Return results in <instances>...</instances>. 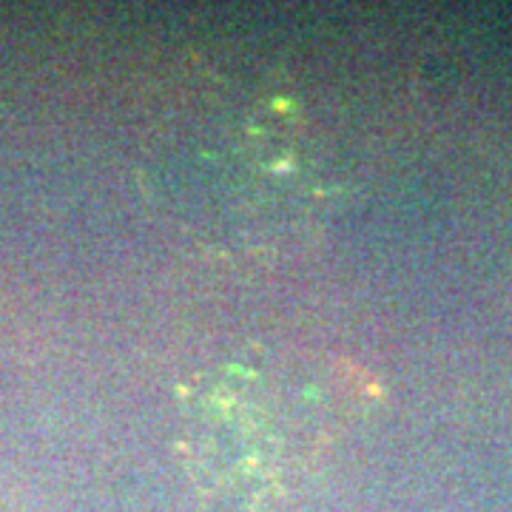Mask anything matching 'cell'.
Wrapping results in <instances>:
<instances>
[{
	"instance_id": "6da1fadb",
	"label": "cell",
	"mask_w": 512,
	"mask_h": 512,
	"mask_svg": "<svg viewBox=\"0 0 512 512\" xmlns=\"http://www.w3.org/2000/svg\"><path fill=\"white\" fill-rule=\"evenodd\" d=\"M339 396L308 362L271 353L202 373L183 404L191 467L225 493L285 490L333 439Z\"/></svg>"
}]
</instances>
